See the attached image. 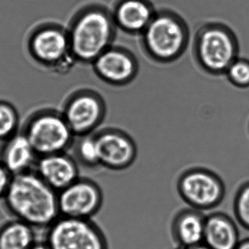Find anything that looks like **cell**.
Returning <instances> with one entry per match:
<instances>
[{
    "instance_id": "cell-6",
    "label": "cell",
    "mask_w": 249,
    "mask_h": 249,
    "mask_svg": "<svg viewBox=\"0 0 249 249\" xmlns=\"http://www.w3.org/2000/svg\"><path fill=\"white\" fill-rule=\"evenodd\" d=\"M23 133L38 157L64 153L71 146L74 136L63 114L52 111L35 114Z\"/></svg>"
},
{
    "instance_id": "cell-18",
    "label": "cell",
    "mask_w": 249,
    "mask_h": 249,
    "mask_svg": "<svg viewBox=\"0 0 249 249\" xmlns=\"http://www.w3.org/2000/svg\"><path fill=\"white\" fill-rule=\"evenodd\" d=\"M35 228L13 219L0 228V249H31L36 244Z\"/></svg>"
},
{
    "instance_id": "cell-4",
    "label": "cell",
    "mask_w": 249,
    "mask_h": 249,
    "mask_svg": "<svg viewBox=\"0 0 249 249\" xmlns=\"http://www.w3.org/2000/svg\"><path fill=\"white\" fill-rule=\"evenodd\" d=\"M142 34L148 54L161 62L178 58L188 44L187 26L177 15L169 12L156 13Z\"/></svg>"
},
{
    "instance_id": "cell-5",
    "label": "cell",
    "mask_w": 249,
    "mask_h": 249,
    "mask_svg": "<svg viewBox=\"0 0 249 249\" xmlns=\"http://www.w3.org/2000/svg\"><path fill=\"white\" fill-rule=\"evenodd\" d=\"M177 192L192 209L210 211L222 204L226 186L214 171L203 167L189 168L177 180Z\"/></svg>"
},
{
    "instance_id": "cell-22",
    "label": "cell",
    "mask_w": 249,
    "mask_h": 249,
    "mask_svg": "<svg viewBox=\"0 0 249 249\" xmlns=\"http://www.w3.org/2000/svg\"><path fill=\"white\" fill-rule=\"evenodd\" d=\"M225 76L231 85L238 89L249 88V59L238 57L231 64Z\"/></svg>"
},
{
    "instance_id": "cell-23",
    "label": "cell",
    "mask_w": 249,
    "mask_h": 249,
    "mask_svg": "<svg viewBox=\"0 0 249 249\" xmlns=\"http://www.w3.org/2000/svg\"><path fill=\"white\" fill-rule=\"evenodd\" d=\"M13 177L5 167L0 162V200L5 196Z\"/></svg>"
},
{
    "instance_id": "cell-19",
    "label": "cell",
    "mask_w": 249,
    "mask_h": 249,
    "mask_svg": "<svg viewBox=\"0 0 249 249\" xmlns=\"http://www.w3.org/2000/svg\"><path fill=\"white\" fill-rule=\"evenodd\" d=\"M232 210L238 225L249 231V180L240 184L234 195Z\"/></svg>"
},
{
    "instance_id": "cell-10",
    "label": "cell",
    "mask_w": 249,
    "mask_h": 249,
    "mask_svg": "<svg viewBox=\"0 0 249 249\" xmlns=\"http://www.w3.org/2000/svg\"><path fill=\"white\" fill-rule=\"evenodd\" d=\"M62 114L74 135H86L102 121L105 107L96 94L83 91L69 99Z\"/></svg>"
},
{
    "instance_id": "cell-9",
    "label": "cell",
    "mask_w": 249,
    "mask_h": 249,
    "mask_svg": "<svg viewBox=\"0 0 249 249\" xmlns=\"http://www.w3.org/2000/svg\"><path fill=\"white\" fill-rule=\"evenodd\" d=\"M34 59L48 67L59 68L67 65L72 57L68 31L56 25H46L36 29L29 41Z\"/></svg>"
},
{
    "instance_id": "cell-26",
    "label": "cell",
    "mask_w": 249,
    "mask_h": 249,
    "mask_svg": "<svg viewBox=\"0 0 249 249\" xmlns=\"http://www.w3.org/2000/svg\"><path fill=\"white\" fill-rule=\"evenodd\" d=\"M186 249H212L209 248V247L206 245V244H199V245L196 246V247H191V248H188Z\"/></svg>"
},
{
    "instance_id": "cell-12",
    "label": "cell",
    "mask_w": 249,
    "mask_h": 249,
    "mask_svg": "<svg viewBox=\"0 0 249 249\" xmlns=\"http://www.w3.org/2000/svg\"><path fill=\"white\" fill-rule=\"evenodd\" d=\"M34 171L57 192L80 178L77 162L66 152L39 156Z\"/></svg>"
},
{
    "instance_id": "cell-2",
    "label": "cell",
    "mask_w": 249,
    "mask_h": 249,
    "mask_svg": "<svg viewBox=\"0 0 249 249\" xmlns=\"http://www.w3.org/2000/svg\"><path fill=\"white\" fill-rule=\"evenodd\" d=\"M113 17L99 7H90L80 12L68 31L71 54L74 59L93 62L110 48L114 39Z\"/></svg>"
},
{
    "instance_id": "cell-17",
    "label": "cell",
    "mask_w": 249,
    "mask_h": 249,
    "mask_svg": "<svg viewBox=\"0 0 249 249\" xmlns=\"http://www.w3.org/2000/svg\"><path fill=\"white\" fill-rule=\"evenodd\" d=\"M155 15L146 0H122L112 17L115 25L125 32L143 33Z\"/></svg>"
},
{
    "instance_id": "cell-7",
    "label": "cell",
    "mask_w": 249,
    "mask_h": 249,
    "mask_svg": "<svg viewBox=\"0 0 249 249\" xmlns=\"http://www.w3.org/2000/svg\"><path fill=\"white\" fill-rule=\"evenodd\" d=\"M45 242L51 249H109L106 236L91 219L64 216L46 230Z\"/></svg>"
},
{
    "instance_id": "cell-21",
    "label": "cell",
    "mask_w": 249,
    "mask_h": 249,
    "mask_svg": "<svg viewBox=\"0 0 249 249\" xmlns=\"http://www.w3.org/2000/svg\"><path fill=\"white\" fill-rule=\"evenodd\" d=\"M75 154L82 165L89 168L100 165L99 150L95 135H83L77 143Z\"/></svg>"
},
{
    "instance_id": "cell-11",
    "label": "cell",
    "mask_w": 249,
    "mask_h": 249,
    "mask_svg": "<svg viewBox=\"0 0 249 249\" xmlns=\"http://www.w3.org/2000/svg\"><path fill=\"white\" fill-rule=\"evenodd\" d=\"M99 164L112 171H124L133 165L137 156L133 140L118 130H109L95 135Z\"/></svg>"
},
{
    "instance_id": "cell-27",
    "label": "cell",
    "mask_w": 249,
    "mask_h": 249,
    "mask_svg": "<svg viewBox=\"0 0 249 249\" xmlns=\"http://www.w3.org/2000/svg\"><path fill=\"white\" fill-rule=\"evenodd\" d=\"M247 135H248V139H249V119L248 120V123H247Z\"/></svg>"
},
{
    "instance_id": "cell-14",
    "label": "cell",
    "mask_w": 249,
    "mask_h": 249,
    "mask_svg": "<svg viewBox=\"0 0 249 249\" xmlns=\"http://www.w3.org/2000/svg\"><path fill=\"white\" fill-rule=\"evenodd\" d=\"M0 154V162L13 176L34 171L37 155L23 133L6 140Z\"/></svg>"
},
{
    "instance_id": "cell-25",
    "label": "cell",
    "mask_w": 249,
    "mask_h": 249,
    "mask_svg": "<svg viewBox=\"0 0 249 249\" xmlns=\"http://www.w3.org/2000/svg\"><path fill=\"white\" fill-rule=\"evenodd\" d=\"M31 249H51L48 247V246L45 244V242L42 243H36L35 245Z\"/></svg>"
},
{
    "instance_id": "cell-16",
    "label": "cell",
    "mask_w": 249,
    "mask_h": 249,
    "mask_svg": "<svg viewBox=\"0 0 249 249\" xmlns=\"http://www.w3.org/2000/svg\"><path fill=\"white\" fill-rule=\"evenodd\" d=\"M240 239L236 222L223 212H213L206 217L203 244L212 249H235Z\"/></svg>"
},
{
    "instance_id": "cell-15",
    "label": "cell",
    "mask_w": 249,
    "mask_h": 249,
    "mask_svg": "<svg viewBox=\"0 0 249 249\" xmlns=\"http://www.w3.org/2000/svg\"><path fill=\"white\" fill-rule=\"evenodd\" d=\"M206 217L201 211L192 208L182 209L176 215L171 225V234L180 249L203 244Z\"/></svg>"
},
{
    "instance_id": "cell-3",
    "label": "cell",
    "mask_w": 249,
    "mask_h": 249,
    "mask_svg": "<svg viewBox=\"0 0 249 249\" xmlns=\"http://www.w3.org/2000/svg\"><path fill=\"white\" fill-rule=\"evenodd\" d=\"M239 54L238 35L225 22H207L197 31L195 38V57L199 67L207 74L225 75Z\"/></svg>"
},
{
    "instance_id": "cell-24",
    "label": "cell",
    "mask_w": 249,
    "mask_h": 249,
    "mask_svg": "<svg viewBox=\"0 0 249 249\" xmlns=\"http://www.w3.org/2000/svg\"><path fill=\"white\" fill-rule=\"evenodd\" d=\"M235 249H249V237L241 240Z\"/></svg>"
},
{
    "instance_id": "cell-1",
    "label": "cell",
    "mask_w": 249,
    "mask_h": 249,
    "mask_svg": "<svg viewBox=\"0 0 249 249\" xmlns=\"http://www.w3.org/2000/svg\"><path fill=\"white\" fill-rule=\"evenodd\" d=\"M13 218L46 230L60 216L58 192L34 171L13 177L4 198Z\"/></svg>"
},
{
    "instance_id": "cell-20",
    "label": "cell",
    "mask_w": 249,
    "mask_h": 249,
    "mask_svg": "<svg viewBox=\"0 0 249 249\" xmlns=\"http://www.w3.org/2000/svg\"><path fill=\"white\" fill-rule=\"evenodd\" d=\"M19 116L16 108L7 102L0 101V140H6L18 133Z\"/></svg>"
},
{
    "instance_id": "cell-8",
    "label": "cell",
    "mask_w": 249,
    "mask_h": 249,
    "mask_svg": "<svg viewBox=\"0 0 249 249\" xmlns=\"http://www.w3.org/2000/svg\"><path fill=\"white\" fill-rule=\"evenodd\" d=\"M58 201L60 216L90 219L100 211L104 195L97 183L80 177L58 192Z\"/></svg>"
},
{
    "instance_id": "cell-13",
    "label": "cell",
    "mask_w": 249,
    "mask_h": 249,
    "mask_svg": "<svg viewBox=\"0 0 249 249\" xmlns=\"http://www.w3.org/2000/svg\"><path fill=\"white\" fill-rule=\"evenodd\" d=\"M93 63L98 76L110 84L124 85L137 73L134 58L122 48L110 47Z\"/></svg>"
}]
</instances>
